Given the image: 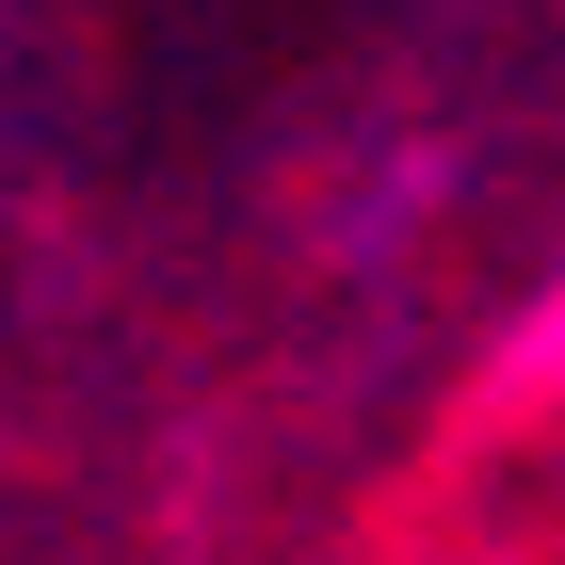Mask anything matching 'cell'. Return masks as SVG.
<instances>
[{
	"instance_id": "6da1fadb",
	"label": "cell",
	"mask_w": 565,
	"mask_h": 565,
	"mask_svg": "<svg viewBox=\"0 0 565 565\" xmlns=\"http://www.w3.org/2000/svg\"><path fill=\"white\" fill-rule=\"evenodd\" d=\"M518 388H565V275H550V307L518 323Z\"/></svg>"
}]
</instances>
